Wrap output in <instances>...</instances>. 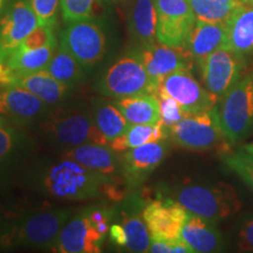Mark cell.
I'll use <instances>...</instances> for the list:
<instances>
[{"mask_svg":"<svg viewBox=\"0 0 253 253\" xmlns=\"http://www.w3.org/2000/svg\"><path fill=\"white\" fill-rule=\"evenodd\" d=\"M169 197L181 203L189 212L216 223L242 210L236 189L225 182L184 181L170 190Z\"/></svg>","mask_w":253,"mask_h":253,"instance_id":"6da1fadb","label":"cell"},{"mask_svg":"<svg viewBox=\"0 0 253 253\" xmlns=\"http://www.w3.org/2000/svg\"><path fill=\"white\" fill-rule=\"evenodd\" d=\"M113 211L93 205L67 220L50 250L59 253H99L112 225Z\"/></svg>","mask_w":253,"mask_h":253,"instance_id":"7a4b0ae2","label":"cell"},{"mask_svg":"<svg viewBox=\"0 0 253 253\" xmlns=\"http://www.w3.org/2000/svg\"><path fill=\"white\" fill-rule=\"evenodd\" d=\"M41 185L46 194L65 201H86L107 195V186L96 173L66 157L47 168Z\"/></svg>","mask_w":253,"mask_h":253,"instance_id":"3957f363","label":"cell"},{"mask_svg":"<svg viewBox=\"0 0 253 253\" xmlns=\"http://www.w3.org/2000/svg\"><path fill=\"white\" fill-rule=\"evenodd\" d=\"M71 216L72 210L62 208L28 213L2 233L0 244L7 248L50 249Z\"/></svg>","mask_w":253,"mask_h":253,"instance_id":"277c9868","label":"cell"},{"mask_svg":"<svg viewBox=\"0 0 253 253\" xmlns=\"http://www.w3.org/2000/svg\"><path fill=\"white\" fill-rule=\"evenodd\" d=\"M221 129L229 143H238L253 131V68L223 97L217 106Z\"/></svg>","mask_w":253,"mask_h":253,"instance_id":"5b68a950","label":"cell"},{"mask_svg":"<svg viewBox=\"0 0 253 253\" xmlns=\"http://www.w3.org/2000/svg\"><path fill=\"white\" fill-rule=\"evenodd\" d=\"M42 129L52 143L65 149L87 143L109 144L95 125L91 109L58 110L46 119Z\"/></svg>","mask_w":253,"mask_h":253,"instance_id":"8992f818","label":"cell"},{"mask_svg":"<svg viewBox=\"0 0 253 253\" xmlns=\"http://www.w3.org/2000/svg\"><path fill=\"white\" fill-rule=\"evenodd\" d=\"M101 95L113 99L153 93L154 86L138 50L129 52L114 61L96 84Z\"/></svg>","mask_w":253,"mask_h":253,"instance_id":"52a82bcc","label":"cell"},{"mask_svg":"<svg viewBox=\"0 0 253 253\" xmlns=\"http://www.w3.org/2000/svg\"><path fill=\"white\" fill-rule=\"evenodd\" d=\"M62 157L71 158L96 173L107 186V196L119 201L122 197L123 178L121 158L109 144L87 143L66 149Z\"/></svg>","mask_w":253,"mask_h":253,"instance_id":"ba28073f","label":"cell"},{"mask_svg":"<svg viewBox=\"0 0 253 253\" xmlns=\"http://www.w3.org/2000/svg\"><path fill=\"white\" fill-rule=\"evenodd\" d=\"M173 143L189 150H210L227 142L217 106L198 114H190L169 129Z\"/></svg>","mask_w":253,"mask_h":253,"instance_id":"9c48e42d","label":"cell"},{"mask_svg":"<svg viewBox=\"0 0 253 253\" xmlns=\"http://www.w3.org/2000/svg\"><path fill=\"white\" fill-rule=\"evenodd\" d=\"M106 43V34L96 20L67 23L60 41V46L74 56L87 72L103 59Z\"/></svg>","mask_w":253,"mask_h":253,"instance_id":"30bf717a","label":"cell"},{"mask_svg":"<svg viewBox=\"0 0 253 253\" xmlns=\"http://www.w3.org/2000/svg\"><path fill=\"white\" fill-rule=\"evenodd\" d=\"M204 87L218 99L223 97L244 75L245 56L221 47L198 62Z\"/></svg>","mask_w":253,"mask_h":253,"instance_id":"8fae6325","label":"cell"},{"mask_svg":"<svg viewBox=\"0 0 253 253\" xmlns=\"http://www.w3.org/2000/svg\"><path fill=\"white\" fill-rule=\"evenodd\" d=\"M156 96H169L179 103L186 114H198L212 109L219 101L194 78L189 68H182L167 75L158 84Z\"/></svg>","mask_w":253,"mask_h":253,"instance_id":"7c38bea8","label":"cell"},{"mask_svg":"<svg viewBox=\"0 0 253 253\" xmlns=\"http://www.w3.org/2000/svg\"><path fill=\"white\" fill-rule=\"evenodd\" d=\"M157 41L171 47H184L196 17L186 0H156Z\"/></svg>","mask_w":253,"mask_h":253,"instance_id":"4fadbf2b","label":"cell"},{"mask_svg":"<svg viewBox=\"0 0 253 253\" xmlns=\"http://www.w3.org/2000/svg\"><path fill=\"white\" fill-rule=\"evenodd\" d=\"M39 26V21L28 0H14L0 17V61L20 45Z\"/></svg>","mask_w":253,"mask_h":253,"instance_id":"5bb4252c","label":"cell"},{"mask_svg":"<svg viewBox=\"0 0 253 253\" xmlns=\"http://www.w3.org/2000/svg\"><path fill=\"white\" fill-rule=\"evenodd\" d=\"M188 213L189 211L171 197L155 199L142 209L151 239L181 238Z\"/></svg>","mask_w":253,"mask_h":253,"instance_id":"9a60e30c","label":"cell"},{"mask_svg":"<svg viewBox=\"0 0 253 253\" xmlns=\"http://www.w3.org/2000/svg\"><path fill=\"white\" fill-rule=\"evenodd\" d=\"M137 50L154 86V94L167 75L182 68L190 69L191 65L192 58L184 47L167 46L156 40L140 46Z\"/></svg>","mask_w":253,"mask_h":253,"instance_id":"2e32d148","label":"cell"},{"mask_svg":"<svg viewBox=\"0 0 253 253\" xmlns=\"http://www.w3.org/2000/svg\"><path fill=\"white\" fill-rule=\"evenodd\" d=\"M48 104L30 90L11 84H0V114L17 125H28L48 112Z\"/></svg>","mask_w":253,"mask_h":253,"instance_id":"e0dca14e","label":"cell"},{"mask_svg":"<svg viewBox=\"0 0 253 253\" xmlns=\"http://www.w3.org/2000/svg\"><path fill=\"white\" fill-rule=\"evenodd\" d=\"M168 150L169 148L163 140L150 142L121 153L120 158L126 185L136 188L142 184L163 162Z\"/></svg>","mask_w":253,"mask_h":253,"instance_id":"ac0fdd59","label":"cell"},{"mask_svg":"<svg viewBox=\"0 0 253 253\" xmlns=\"http://www.w3.org/2000/svg\"><path fill=\"white\" fill-rule=\"evenodd\" d=\"M108 237L113 244L128 252H149L151 236L142 212L128 213L125 211L121 221L110 225Z\"/></svg>","mask_w":253,"mask_h":253,"instance_id":"d6986e66","label":"cell"},{"mask_svg":"<svg viewBox=\"0 0 253 253\" xmlns=\"http://www.w3.org/2000/svg\"><path fill=\"white\" fill-rule=\"evenodd\" d=\"M181 238L197 253L221 252L225 249V240L216 221L191 212L182 227Z\"/></svg>","mask_w":253,"mask_h":253,"instance_id":"ffe728a7","label":"cell"},{"mask_svg":"<svg viewBox=\"0 0 253 253\" xmlns=\"http://www.w3.org/2000/svg\"><path fill=\"white\" fill-rule=\"evenodd\" d=\"M227 25L196 20L185 40L184 48L192 59L199 62L214 50L226 47Z\"/></svg>","mask_w":253,"mask_h":253,"instance_id":"44dd1931","label":"cell"},{"mask_svg":"<svg viewBox=\"0 0 253 253\" xmlns=\"http://www.w3.org/2000/svg\"><path fill=\"white\" fill-rule=\"evenodd\" d=\"M11 84L30 90L48 106H54L61 102L71 88L56 80L45 69L23 74L12 73Z\"/></svg>","mask_w":253,"mask_h":253,"instance_id":"7402d4cb","label":"cell"},{"mask_svg":"<svg viewBox=\"0 0 253 253\" xmlns=\"http://www.w3.org/2000/svg\"><path fill=\"white\" fill-rule=\"evenodd\" d=\"M226 25V47L245 58L253 55V5L238 6Z\"/></svg>","mask_w":253,"mask_h":253,"instance_id":"603a6c76","label":"cell"},{"mask_svg":"<svg viewBox=\"0 0 253 253\" xmlns=\"http://www.w3.org/2000/svg\"><path fill=\"white\" fill-rule=\"evenodd\" d=\"M129 125H154L161 121L160 100L153 93H143L113 101Z\"/></svg>","mask_w":253,"mask_h":253,"instance_id":"cb8c5ba5","label":"cell"},{"mask_svg":"<svg viewBox=\"0 0 253 253\" xmlns=\"http://www.w3.org/2000/svg\"><path fill=\"white\" fill-rule=\"evenodd\" d=\"M157 21L156 0H134L128 20L132 39L141 46L156 41Z\"/></svg>","mask_w":253,"mask_h":253,"instance_id":"d4e9b609","label":"cell"},{"mask_svg":"<svg viewBox=\"0 0 253 253\" xmlns=\"http://www.w3.org/2000/svg\"><path fill=\"white\" fill-rule=\"evenodd\" d=\"M169 129L161 120L154 125H129L121 136L109 143L116 153L121 154L140 145L166 140Z\"/></svg>","mask_w":253,"mask_h":253,"instance_id":"484cf974","label":"cell"},{"mask_svg":"<svg viewBox=\"0 0 253 253\" xmlns=\"http://www.w3.org/2000/svg\"><path fill=\"white\" fill-rule=\"evenodd\" d=\"M91 113L95 125L108 143L121 136L129 126L118 107L107 100L94 101Z\"/></svg>","mask_w":253,"mask_h":253,"instance_id":"4316f807","label":"cell"},{"mask_svg":"<svg viewBox=\"0 0 253 253\" xmlns=\"http://www.w3.org/2000/svg\"><path fill=\"white\" fill-rule=\"evenodd\" d=\"M56 49V43L40 48L25 49L17 47L5 60V65L12 73H32L45 69Z\"/></svg>","mask_w":253,"mask_h":253,"instance_id":"83f0119b","label":"cell"},{"mask_svg":"<svg viewBox=\"0 0 253 253\" xmlns=\"http://www.w3.org/2000/svg\"><path fill=\"white\" fill-rule=\"evenodd\" d=\"M45 71L52 77L68 87L80 84L86 78V69L77 61L74 56L69 54L61 46L56 47L54 54L46 66Z\"/></svg>","mask_w":253,"mask_h":253,"instance_id":"f1b7e54d","label":"cell"},{"mask_svg":"<svg viewBox=\"0 0 253 253\" xmlns=\"http://www.w3.org/2000/svg\"><path fill=\"white\" fill-rule=\"evenodd\" d=\"M196 20L207 23H225L240 5L227 4L220 0H186ZM243 5V4H242Z\"/></svg>","mask_w":253,"mask_h":253,"instance_id":"f546056e","label":"cell"},{"mask_svg":"<svg viewBox=\"0 0 253 253\" xmlns=\"http://www.w3.org/2000/svg\"><path fill=\"white\" fill-rule=\"evenodd\" d=\"M104 0H61V13L66 23L96 20L102 13Z\"/></svg>","mask_w":253,"mask_h":253,"instance_id":"4dcf8cb0","label":"cell"},{"mask_svg":"<svg viewBox=\"0 0 253 253\" xmlns=\"http://www.w3.org/2000/svg\"><path fill=\"white\" fill-rule=\"evenodd\" d=\"M224 163L253 192V155L240 149L236 153L226 155L224 157Z\"/></svg>","mask_w":253,"mask_h":253,"instance_id":"1f68e13d","label":"cell"},{"mask_svg":"<svg viewBox=\"0 0 253 253\" xmlns=\"http://www.w3.org/2000/svg\"><path fill=\"white\" fill-rule=\"evenodd\" d=\"M231 242L238 251L253 252V212L243 214L231 229Z\"/></svg>","mask_w":253,"mask_h":253,"instance_id":"d6a6232c","label":"cell"},{"mask_svg":"<svg viewBox=\"0 0 253 253\" xmlns=\"http://www.w3.org/2000/svg\"><path fill=\"white\" fill-rule=\"evenodd\" d=\"M40 26L53 27L56 24L61 0H28Z\"/></svg>","mask_w":253,"mask_h":253,"instance_id":"836d02e7","label":"cell"},{"mask_svg":"<svg viewBox=\"0 0 253 253\" xmlns=\"http://www.w3.org/2000/svg\"><path fill=\"white\" fill-rule=\"evenodd\" d=\"M160 100L161 107V120L168 129H170L173 125L184 119L188 114L179 106V103L169 96H157Z\"/></svg>","mask_w":253,"mask_h":253,"instance_id":"e575fe53","label":"cell"},{"mask_svg":"<svg viewBox=\"0 0 253 253\" xmlns=\"http://www.w3.org/2000/svg\"><path fill=\"white\" fill-rule=\"evenodd\" d=\"M56 43L54 33H53V27L49 26H38L36 30L32 31L26 37L23 42L18 47L25 49L31 48H40V47L53 45Z\"/></svg>","mask_w":253,"mask_h":253,"instance_id":"d590c367","label":"cell"},{"mask_svg":"<svg viewBox=\"0 0 253 253\" xmlns=\"http://www.w3.org/2000/svg\"><path fill=\"white\" fill-rule=\"evenodd\" d=\"M20 132L5 125L0 126V163L11 156L20 142Z\"/></svg>","mask_w":253,"mask_h":253,"instance_id":"8d00e7d4","label":"cell"},{"mask_svg":"<svg viewBox=\"0 0 253 253\" xmlns=\"http://www.w3.org/2000/svg\"><path fill=\"white\" fill-rule=\"evenodd\" d=\"M149 252L151 253H194L192 249L182 238L151 239Z\"/></svg>","mask_w":253,"mask_h":253,"instance_id":"74e56055","label":"cell"},{"mask_svg":"<svg viewBox=\"0 0 253 253\" xmlns=\"http://www.w3.org/2000/svg\"><path fill=\"white\" fill-rule=\"evenodd\" d=\"M12 72L7 68L4 62L0 61V84H7L11 82Z\"/></svg>","mask_w":253,"mask_h":253,"instance_id":"f35d334b","label":"cell"},{"mask_svg":"<svg viewBox=\"0 0 253 253\" xmlns=\"http://www.w3.org/2000/svg\"><path fill=\"white\" fill-rule=\"evenodd\" d=\"M108 1H110L112 4L116 5V6H123L128 2V0H108Z\"/></svg>","mask_w":253,"mask_h":253,"instance_id":"ab89813d","label":"cell"},{"mask_svg":"<svg viewBox=\"0 0 253 253\" xmlns=\"http://www.w3.org/2000/svg\"><path fill=\"white\" fill-rule=\"evenodd\" d=\"M243 149L248 151V153H250V154H252V155H253V142H252V143H249V144H246L245 147L243 148Z\"/></svg>","mask_w":253,"mask_h":253,"instance_id":"60d3db41","label":"cell"},{"mask_svg":"<svg viewBox=\"0 0 253 253\" xmlns=\"http://www.w3.org/2000/svg\"><path fill=\"white\" fill-rule=\"evenodd\" d=\"M223 2H227V4H236V5H242L240 0H220Z\"/></svg>","mask_w":253,"mask_h":253,"instance_id":"b9f144b4","label":"cell"},{"mask_svg":"<svg viewBox=\"0 0 253 253\" xmlns=\"http://www.w3.org/2000/svg\"><path fill=\"white\" fill-rule=\"evenodd\" d=\"M8 0H0V12L2 11V8H4V6L6 5V2H7Z\"/></svg>","mask_w":253,"mask_h":253,"instance_id":"7bdbcfd3","label":"cell"},{"mask_svg":"<svg viewBox=\"0 0 253 253\" xmlns=\"http://www.w3.org/2000/svg\"><path fill=\"white\" fill-rule=\"evenodd\" d=\"M242 1V4H245V5H253V0H240Z\"/></svg>","mask_w":253,"mask_h":253,"instance_id":"ee69618b","label":"cell"},{"mask_svg":"<svg viewBox=\"0 0 253 253\" xmlns=\"http://www.w3.org/2000/svg\"><path fill=\"white\" fill-rule=\"evenodd\" d=\"M5 123H6L5 119L2 118V115H1V114H0V126H1V125H5Z\"/></svg>","mask_w":253,"mask_h":253,"instance_id":"f6af8a7d","label":"cell"}]
</instances>
